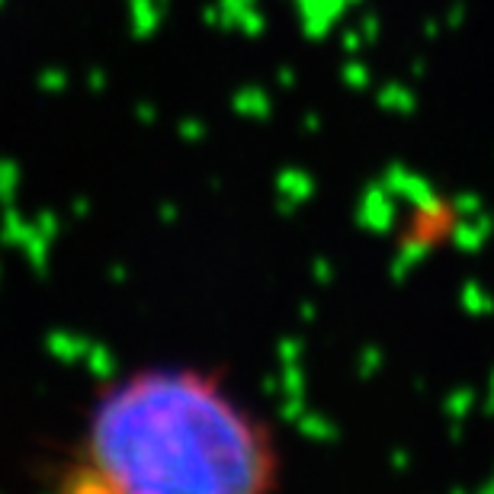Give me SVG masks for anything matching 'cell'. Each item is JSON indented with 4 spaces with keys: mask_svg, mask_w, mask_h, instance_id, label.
Returning <instances> with one entry per match:
<instances>
[{
    "mask_svg": "<svg viewBox=\"0 0 494 494\" xmlns=\"http://www.w3.org/2000/svg\"><path fill=\"white\" fill-rule=\"evenodd\" d=\"M280 481L276 430L221 369L160 363L103 386L55 485L74 494H264Z\"/></svg>",
    "mask_w": 494,
    "mask_h": 494,
    "instance_id": "cell-1",
    "label": "cell"
}]
</instances>
